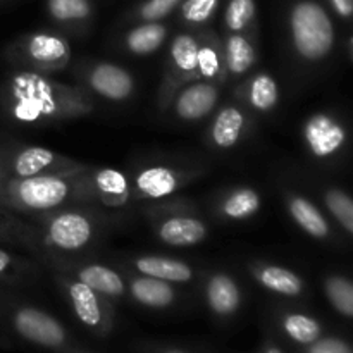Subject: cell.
Segmentation results:
<instances>
[{
  "label": "cell",
  "instance_id": "6da1fadb",
  "mask_svg": "<svg viewBox=\"0 0 353 353\" xmlns=\"http://www.w3.org/2000/svg\"><path fill=\"white\" fill-rule=\"evenodd\" d=\"M93 110L95 100L85 86L55 81L48 74L14 69L0 85V112L17 126H61Z\"/></svg>",
  "mask_w": 353,
  "mask_h": 353
},
{
  "label": "cell",
  "instance_id": "7a4b0ae2",
  "mask_svg": "<svg viewBox=\"0 0 353 353\" xmlns=\"http://www.w3.org/2000/svg\"><path fill=\"white\" fill-rule=\"evenodd\" d=\"M90 169L64 174L6 179L0 185V207L30 217L79 203H95L88 185Z\"/></svg>",
  "mask_w": 353,
  "mask_h": 353
},
{
  "label": "cell",
  "instance_id": "3957f363",
  "mask_svg": "<svg viewBox=\"0 0 353 353\" xmlns=\"http://www.w3.org/2000/svg\"><path fill=\"white\" fill-rule=\"evenodd\" d=\"M40 234L43 257L74 259L99 243L107 228V214L95 203H79L30 216Z\"/></svg>",
  "mask_w": 353,
  "mask_h": 353
},
{
  "label": "cell",
  "instance_id": "277c9868",
  "mask_svg": "<svg viewBox=\"0 0 353 353\" xmlns=\"http://www.w3.org/2000/svg\"><path fill=\"white\" fill-rule=\"evenodd\" d=\"M0 327L17 340L52 353H69L76 343L64 324L47 310L0 290Z\"/></svg>",
  "mask_w": 353,
  "mask_h": 353
},
{
  "label": "cell",
  "instance_id": "5b68a950",
  "mask_svg": "<svg viewBox=\"0 0 353 353\" xmlns=\"http://www.w3.org/2000/svg\"><path fill=\"white\" fill-rule=\"evenodd\" d=\"M288 34L293 55L307 65L330 59L336 45L333 19L317 0H296L290 7Z\"/></svg>",
  "mask_w": 353,
  "mask_h": 353
},
{
  "label": "cell",
  "instance_id": "8992f818",
  "mask_svg": "<svg viewBox=\"0 0 353 353\" xmlns=\"http://www.w3.org/2000/svg\"><path fill=\"white\" fill-rule=\"evenodd\" d=\"M143 214L152 231L169 247H195L209 236V224L199 210L185 199H169L150 202Z\"/></svg>",
  "mask_w": 353,
  "mask_h": 353
},
{
  "label": "cell",
  "instance_id": "52a82bcc",
  "mask_svg": "<svg viewBox=\"0 0 353 353\" xmlns=\"http://www.w3.org/2000/svg\"><path fill=\"white\" fill-rule=\"evenodd\" d=\"M207 172L209 168L200 162H150L130 174L131 196L133 202H159L174 196Z\"/></svg>",
  "mask_w": 353,
  "mask_h": 353
},
{
  "label": "cell",
  "instance_id": "ba28073f",
  "mask_svg": "<svg viewBox=\"0 0 353 353\" xmlns=\"http://www.w3.org/2000/svg\"><path fill=\"white\" fill-rule=\"evenodd\" d=\"M6 59L14 69L48 74L64 71L72 59L71 43L54 31H33L14 40L6 48Z\"/></svg>",
  "mask_w": 353,
  "mask_h": 353
},
{
  "label": "cell",
  "instance_id": "9c48e42d",
  "mask_svg": "<svg viewBox=\"0 0 353 353\" xmlns=\"http://www.w3.org/2000/svg\"><path fill=\"white\" fill-rule=\"evenodd\" d=\"M54 272L59 292L65 299L72 316L78 319V323L93 336H109L114 331V324H116V309H114L112 300L100 295L95 290L88 288L78 279L71 278L64 272Z\"/></svg>",
  "mask_w": 353,
  "mask_h": 353
},
{
  "label": "cell",
  "instance_id": "30bf717a",
  "mask_svg": "<svg viewBox=\"0 0 353 353\" xmlns=\"http://www.w3.org/2000/svg\"><path fill=\"white\" fill-rule=\"evenodd\" d=\"M2 150L7 179L79 172L92 168L90 164L76 161L68 155L57 154L50 148L38 147V145H24L19 141L6 140V138H2Z\"/></svg>",
  "mask_w": 353,
  "mask_h": 353
},
{
  "label": "cell",
  "instance_id": "8fae6325",
  "mask_svg": "<svg viewBox=\"0 0 353 353\" xmlns=\"http://www.w3.org/2000/svg\"><path fill=\"white\" fill-rule=\"evenodd\" d=\"M199 30H186L176 34L169 45L164 74L157 90V107L164 112L169 100L183 85L196 79V50H199Z\"/></svg>",
  "mask_w": 353,
  "mask_h": 353
},
{
  "label": "cell",
  "instance_id": "7c38bea8",
  "mask_svg": "<svg viewBox=\"0 0 353 353\" xmlns=\"http://www.w3.org/2000/svg\"><path fill=\"white\" fill-rule=\"evenodd\" d=\"M302 143L307 154L321 164L338 161L348 147L347 124L333 112H316L302 124Z\"/></svg>",
  "mask_w": 353,
  "mask_h": 353
},
{
  "label": "cell",
  "instance_id": "4fadbf2b",
  "mask_svg": "<svg viewBox=\"0 0 353 353\" xmlns=\"http://www.w3.org/2000/svg\"><path fill=\"white\" fill-rule=\"evenodd\" d=\"M41 264L50 268L52 271H61L71 278L78 279L79 283L95 290L97 293L107 296L109 300H119L126 296L124 274L105 264L78 261L76 257H47L41 261Z\"/></svg>",
  "mask_w": 353,
  "mask_h": 353
},
{
  "label": "cell",
  "instance_id": "5bb4252c",
  "mask_svg": "<svg viewBox=\"0 0 353 353\" xmlns=\"http://www.w3.org/2000/svg\"><path fill=\"white\" fill-rule=\"evenodd\" d=\"M81 86L92 95L114 103L128 102L137 92L134 76L123 65L109 61H93L83 65Z\"/></svg>",
  "mask_w": 353,
  "mask_h": 353
},
{
  "label": "cell",
  "instance_id": "9a60e30c",
  "mask_svg": "<svg viewBox=\"0 0 353 353\" xmlns=\"http://www.w3.org/2000/svg\"><path fill=\"white\" fill-rule=\"evenodd\" d=\"M223 88V85L203 79L186 83L169 100L164 114L181 123H199L217 109Z\"/></svg>",
  "mask_w": 353,
  "mask_h": 353
},
{
  "label": "cell",
  "instance_id": "2e32d148",
  "mask_svg": "<svg viewBox=\"0 0 353 353\" xmlns=\"http://www.w3.org/2000/svg\"><path fill=\"white\" fill-rule=\"evenodd\" d=\"M254 117L238 100L226 102L214 114L207 130V141L217 152H230L240 147L250 134Z\"/></svg>",
  "mask_w": 353,
  "mask_h": 353
},
{
  "label": "cell",
  "instance_id": "e0dca14e",
  "mask_svg": "<svg viewBox=\"0 0 353 353\" xmlns=\"http://www.w3.org/2000/svg\"><path fill=\"white\" fill-rule=\"evenodd\" d=\"M281 99V90L274 76L268 71H257L245 76L234 88V100L248 112L268 116L274 112Z\"/></svg>",
  "mask_w": 353,
  "mask_h": 353
},
{
  "label": "cell",
  "instance_id": "ac0fdd59",
  "mask_svg": "<svg viewBox=\"0 0 353 353\" xmlns=\"http://www.w3.org/2000/svg\"><path fill=\"white\" fill-rule=\"evenodd\" d=\"M203 299L207 309L216 319L230 321L243 305L241 286L230 272L212 271L203 283Z\"/></svg>",
  "mask_w": 353,
  "mask_h": 353
},
{
  "label": "cell",
  "instance_id": "d6986e66",
  "mask_svg": "<svg viewBox=\"0 0 353 353\" xmlns=\"http://www.w3.org/2000/svg\"><path fill=\"white\" fill-rule=\"evenodd\" d=\"M92 199L103 209H124L133 203L130 174L112 168H92L88 171Z\"/></svg>",
  "mask_w": 353,
  "mask_h": 353
},
{
  "label": "cell",
  "instance_id": "ffe728a7",
  "mask_svg": "<svg viewBox=\"0 0 353 353\" xmlns=\"http://www.w3.org/2000/svg\"><path fill=\"white\" fill-rule=\"evenodd\" d=\"M248 272L262 290L272 293V295L285 296V299H300L307 292V285L302 276L285 265L254 261L248 264Z\"/></svg>",
  "mask_w": 353,
  "mask_h": 353
},
{
  "label": "cell",
  "instance_id": "44dd1931",
  "mask_svg": "<svg viewBox=\"0 0 353 353\" xmlns=\"http://www.w3.org/2000/svg\"><path fill=\"white\" fill-rule=\"evenodd\" d=\"M0 245L19 248L40 261L43 257L38 228L30 217L0 207Z\"/></svg>",
  "mask_w": 353,
  "mask_h": 353
},
{
  "label": "cell",
  "instance_id": "7402d4cb",
  "mask_svg": "<svg viewBox=\"0 0 353 353\" xmlns=\"http://www.w3.org/2000/svg\"><path fill=\"white\" fill-rule=\"evenodd\" d=\"M124 279H126V295L145 309L168 310L178 303L179 293L172 283L137 274V272L124 274Z\"/></svg>",
  "mask_w": 353,
  "mask_h": 353
},
{
  "label": "cell",
  "instance_id": "603a6c76",
  "mask_svg": "<svg viewBox=\"0 0 353 353\" xmlns=\"http://www.w3.org/2000/svg\"><path fill=\"white\" fill-rule=\"evenodd\" d=\"M226 83L241 81L254 71L259 61V48L252 33H226L221 38Z\"/></svg>",
  "mask_w": 353,
  "mask_h": 353
},
{
  "label": "cell",
  "instance_id": "cb8c5ba5",
  "mask_svg": "<svg viewBox=\"0 0 353 353\" xmlns=\"http://www.w3.org/2000/svg\"><path fill=\"white\" fill-rule=\"evenodd\" d=\"M126 264L130 265L131 272L162 279L172 285H185L196 278V271L192 264L181 259L168 257V255H134L128 259Z\"/></svg>",
  "mask_w": 353,
  "mask_h": 353
},
{
  "label": "cell",
  "instance_id": "d4e9b609",
  "mask_svg": "<svg viewBox=\"0 0 353 353\" xmlns=\"http://www.w3.org/2000/svg\"><path fill=\"white\" fill-rule=\"evenodd\" d=\"M285 205L293 223L307 234L319 241H327L333 236V226L323 210L310 199L299 192H286Z\"/></svg>",
  "mask_w": 353,
  "mask_h": 353
},
{
  "label": "cell",
  "instance_id": "484cf974",
  "mask_svg": "<svg viewBox=\"0 0 353 353\" xmlns=\"http://www.w3.org/2000/svg\"><path fill=\"white\" fill-rule=\"evenodd\" d=\"M262 209V195L257 188L238 185L228 188L216 202V214L224 221L241 223L257 216Z\"/></svg>",
  "mask_w": 353,
  "mask_h": 353
},
{
  "label": "cell",
  "instance_id": "4316f807",
  "mask_svg": "<svg viewBox=\"0 0 353 353\" xmlns=\"http://www.w3.org/2000/svg\"><path fill=\"white\" fill-rule=\"evenodd\" d=\"M43 264L31 255H21L0 245V286L26 288L41 278Z\"/></svg>",
  "mask_w": 353,
  "mask_h": 353
},
{
  "label": "cell",
  "instance_id": "83f0119b",
  "mask_svg": "<svg viewBox=\"0 0 353 353\" xmlns=\"http://www.w3.org/2000/svg\"><path fill=\"white\" fill-rule=\"evenodd\" d=\"M200 41L196 50V79L228 85L224 71V55L221 38L212 30H199Z\"/></svg>",
  "mask_w": 353,
  "mask_h": 353
},
{
  "label": "cell",
  "instance_id": "f1b7e54d",
  "mask_svg": "<svg viewBox=\"0 0 353 353\" xmlns=\"http://www.w3.org/2000/svg\"><path fill=\"white\" fill-rule=\"evenodd\" d=\"M276 324L283 336L300 348L309 347L324 336V326L321 321L303 310H281L276 317Z\"/></svg>",
  "mask_w": 353,
  "mask_h": 353
},
{
  "label": "cell",
  "instance_id": "f546056e",
  "mask_svg": "<svg viewBox=\"0 0 353 353\" xmlns=\"http://www.w3.org/2000/svg\"><path fill=\"white\" fill-rule=\"evenodd\" d=\"M169 30L162 21H147V23H137L123 38V47L128 54L145 57L152 55L164 45L168 40Z\"/></svg>",
  "mask_w": 353,
  "mask_h": 353
},
{
  "label": "cell",
  "instance_id": "4dcf8cb0",
  "mask_svg": "<svg viewBox=\"0 0 353 353\" xmlns=\"http://www.w3.org/2000/svg\"><path fill=\"white\" fill-rule=\"evenodd\" d=\"M47 12L57 24L78 31L92 19L90 0H47Z\"/></svg>",
  "mask_w": 353,
  "mask_h": 353
},
{
  "label": "cell",
  "instance_id": "1f68e13d",
  "mask_svg": "<svg viewBox=\"0 0 353 353\" xmlns=\"http://www.w3.org/2000/svg\"><path fill=\"white\" fill-rule=\"evenodd\" d=\"M323 290L327 302L345 319L353 317V285L343 274H327L323 279Z\"/></svg>",
  "mask_w": 353,
  "mask_h": 353
},
{
  "label": "cell",
  "instance_id": "d6a6232c",
  "mask_svg": "<svg viewBox=\"0 0 353 353\" xmlns=\"http://www.w3.org/2000/svg\"><path fill=\"white\" fill-rule=\"evenodd\" d=\"M323 202L345 234L353 233V202L347 192L340 186H326L323 190Z\"/></svg>",
  "mask_w": 353,
  "mask_h": 353
},
{
  "label": "cell",
  "instance_id": "836d02e7",
  "mask_svg": "<svg viewBox=\"0 0 353 353\" xmlns=\"http://www.w3.org/2000/svg\"><path fill=\"white\" fill-rule=\"evenodd\" d=\"M257 17L255 0H230L224 9V30L226 33H252Z\"/></svg>",
  "mask_w": 353,
  "mask_h": 353
},
{
  "label": "cell",
  "instance_id": "e575fe53",
  "mask_svg": "<svg viewBox=\"0 0 353 353\" xmlns=\"http://www.w3.org/2000/svg\"><path fill=\"white\" fill-rule=\"evenodd\" d=\"M219 0H181L179 16L188 30H203L216 16Z\"/></svg>",
  "mask_w": 353,
  "mask_h": 353
},
{
  "label": "cell",
  "instance_id": "d590c367",
  "mask_svg": "<svg viewBox=\"0 0 353 353\" xmlns=\"http://www.w3.org/2000/svg\"><path fill=\"white\" fill-rule=\"evenodd\" d=\"M181 0H145L134 10V19L138 23H147V21H162L168 17Z\"/></svg>",
  "mask_w": 353,
  "mask_h": 353
},
{
  "label": "cell",
  "instance_id": "8d00e7d4",
  "mask_svg": "<svg viewBox=\"0 0 353 353\" xmlns=\"http://www.w3.org/2000/svg\"><path fill=\"white\" fill-rule=\"evenodd\" d=\"M302 353H353L350 343L340 336H321L319 340L302 348Z\"/></svg>",
  "mask_w": 353,
  "mask_h": 353
},
{
  "label": "cell",
  "instance_id": "74e56055",
  "mask_svg": "<svg viewBox=\"0 0 353 353\" xmlns=\"http://www.w3.org/2000/svg\"><path fill=\"white\" fill-rule=\"evenodd\" d=\"M331 9L341 17V19L348 21L353 14V0H327Z\"/></svg>",
  "mask_w": 353,
  "mask_h": 353
},
{
  "label": "cell",
  "instance_id": "f35d334b",
  "mask_svg": "<svg viewBox=\"0 0 353 353\" xmlns=\"http://www.w3.org/2000/svg\"><path fill=\"white\" fill-rule=\"evenodd\" d=\"M254 353H285L281 348V345L274 340V336H265L264 341L261 343V347L257 348Z\"/></svg>",
  "mask_w": 353,
  "mask_h": 353
},
{
  "label": "cell",
  "instance_id": "ab89813d",
  "mask_svg": "<svg viewBox=\"0 0 353 353\" xmlns=\"http://www.w3.org/2000/svg\"><path fill=\"white\" fill-rule=\"evenodd\" d=\"M148 353H193L186 348H179V347H172V345H155L152 347Z\"/></svg>",
  "mask_w": 353,
  "mask_h": 353
},
{
  "label": "cell",
  "instance_id": "60d3db41",
  "mask_svg": "<svg viewBox=\"0 0 353 353\" xmlns=\"http://www.w3.org/2000/svg\"><path fill=\"white\" fill-rule=\"evenodd\" d=\"M7 179L6 162H3V150H2V138H0V185Z\"/></svg>",
  "mask_w": 353,
  "mask_h": 353
},
{
  "label": "cell",
  "instance_id": "b9f144b4",
  "mask_svg": "<svg viewBox=\"0 0 353 353\" xmlns=\"http://www.w3.org/2000/svg\"><path fill=\"white\" fill-rule=\"evenodd\" d=\"M69 353H86V352H85V350H81V348H79V347H76L74 350H71Z\"/></svg>",
  "mask_w": 353,
  "mask_h": 353
}]
</instances>
